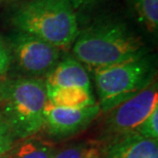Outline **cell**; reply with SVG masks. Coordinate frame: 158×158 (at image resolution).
Masks as SVG:
<instances>
[{"instance_id": "obj_9", "label": "cell", "mask_w": 158, "mask_h": 158, "mask_svg": "<svg viewBox=\"0 0 158 158\" xmlns=\"http://www.w3.org/2000/svg\"><path fill=\"white\" fill-rule=\"evenodd\" d=\"M46 87L77 86L91 90L90 79L86 69L75 58H67L59 62L44 80Z\"/></svg>"}, {"instance_id": "obj_18", "label": "cell", "mask_w": 158, "mask_h": 158, "mask_svg": "<svg viewBox=\"0 0 158 158\" xmlns=\"http://www.w3.org/2000/svg\"><path fill=\"white\" fill-rule=\"evenodd\" d=\"M4 87H5V83L2 82V80L0 79V106H1L3 100V94H4Z\"/></svg>"}, {"instance_id": "obj_7", "label": "cell", "mask_w": 158, "mask_h": 158, "mask_svg": "<svg viewBox=\"0 0 158 158\" xmlns=\"http://www.w3.org/2000/svg\"><path fill=\"white\" fill-rule=\"evenodd\" d=\"M101 114L99 104L84 108H63L49 104L45 110L44 126L55 138H67L83 131Z\"/></svg>"}, {"instance_id": "obj_11", "label": "cell", "mask_w": 158, "mask_h": 158, "mask_svg": "<svg viewBox=\"0 0 158 158\" xmlns=\"http://www.w3.org/2000/svg\"><path fill=\"white\" fill-rule=\"evenodd\" d=\"M135 21L151 34L158 30V0H126Z\"/></svg>"}, {"instance_id": "obj_14", "label": "cell", "mask_w": 158, "mask_h": 158, "mask_svg": "<svg viewBox=\"0 0 158 158\" xmlns=\"http://www.w3.org/2000/svg\"><path fill=\"white\" fill-rule=\"evenodd\" d=\"M15 139L6 120L0 112V157L9 153L15 146Z\"/></svg>"}, {"instance_id": "obj_4", "label": "cell", "mask_w": 158, "mask_h": 158, "mask_svg": "<svg viewBox=\"0 0 158 158\" xmlns=\"http://www.w3.org/2000/svg\"><path fill=\"white\" fill-rule=\"evenodd\" d=\"M155 75V56L149 53L94 70L101 114L111 111L148 87L154 82Z\"/></svg>"}, {"instance_id": "obj_16", "label": "cell", "mask_w": 158, "mask_h": 158, "mask_svg": "<svg viewBox=\"0 0 158 158\" xmlns=\"http://www.w3.org/2000/svg\"><path fill=\"white\" fill-rule=\"evenodd\" d=\"M11 60L12 58L10 49L0 38V79H2V77H4L8 72L9 68H10Z\"/></svg>"}, {"instance_id": "obj_2", "label": "cell", "mask_w": 158, "mask_h": 158, "mask_svg": "<svg viewBox=\"0 0 158 158\" xmlns=\"http://www.w3.org/2000/svg\"><path fill=\"white\" fill-rule=\"evenodd\" d=\"M10 23L58 48L70 46L80 29L75 9L67 0H31L14 11Z\"/></svg>"}, {"instance_id": "obj_17", "label": "cell", "mask_w": 158, "mask_h": 158, "mask_svg": "<svg viewBox=\"0 0 158 158\" xmlns=\"http://www.w3.org/2000/svg\"><path fill=\"white\" fill-rule=\"evenodd\" d=\"M67 1L73 6L74 9H78L83 7V6L89 5L91 3L98 1V0H67Z\"/></svg>"}, {"instance_id": "obj_20", "label": "cell", "mask_w": 158, "mask_h": 158, "mask_svg": "<svg viewBox=\"0 0 158 158\" xmlns=\"http://www.w3.org/2000/svg\"><path fill=\"white\" fill-rule=\"evenodd\" d=\"M7 1H12V0H0V2H7Z\"/></svg>"}, {"instance_id": "obj_13", "label": "cell", "mask_w": 158, "mask_h": 158, "mask_svg": "<svg viewBox=\"0 0 158 158\" xmlns=\"http://www.w3.org/2000/svg\"><path fill=\"white\" fill-rule=\"evenodd\" d=\"M135 132L147 139L158 140V106L148 115Z\"/></svg>"}, {"instance_id": "obj_19", "label": "cell", "mask_w": 158, "mask_h": 158, "mask_svg": "<svg viewBox=\"0 0 158 158\" xmlns=\"http://www.w3.org/2000/svg\"><path fill=\"white\" fill-rule=\"evenodd\" d=\"M88 158H101L100 155H99V153L97 152V150H94L93 153L90 154V156L88 157Z\"/></svg>"}, {"instance_id": "obj_8", "label": "cell", "mask_w": 158, "mask_h": 158, "mask_svg": "<svg viewBox=\"0 0 158 158\" xmlns=\"http://www.w3.org/2000/svg\"><path fill=\"white\" fill-rule=\"evenodd\" d=\"M99 155L101 158H158V140L131 132L111 138Z\"/></svg>"}, {"instance_id": "obj_6", "label": "cell", "mask_w": 158, "mask_h": 158, "mask_svg": "<svg viewBox=\"0 0 158 158\" xmlns=\"http://www.w3.org/2000/svg\"><path fill=\"white\" fill-rule=\"evenodd\" d=\"M11 58L28 74H47L59 63L61 49L33 35L18 32L10 40Z\"/></svg>"}, {"instance_id": "obj_12", "label": "cell", "mask_w": 158, "mask_h": 158, "mask_svg": "<svg viewBox=\"0 0 158 158\" xmlns=\"http://www.w3.org/2000/svg\"><path fill=\"white\" fill-rule=\"evenodd\" d=\"M11 149L10 158H52L56 149L46 142L26 139Z\"/></svg>"}, {"instance_id": "obj_10", "label": "cell", "mask_w": 158, "mask_h": 158, "mask_svg": "<svg viewBox=\"0 0 158 158\" xmlns=\"http://www.w3.org/2000/svg\"><path fill=\"white\" fill-rule=\"evenodd\" d=\"M49 104L63 108H84L96 104L91 90L84 88L71 87H46Z\"/></svg>"}, {"instance_id": "obj_3", "label": "cell", "mask_w": 158, "mask_h": 158, "mask_svg": "<svg viewBox=\"0 0 158 158\" xmlns=\"http://www.w3.org/2000/svg\"><path fill=\"white\" fill-rule=\"evenodd\" d=\"M2 115L15 140H26L43 128L48 105L42 79L19 78L5 84Z\"/></svg>"}, {"instance_id": "obj_1", "label": "cell", "mask_w": 158, "mask_h": 158, "mask_svg": "<svg viewBox=\"0 0 158 158\" xmlns=\"http://www.w3.org/2000/svg\"><path fill=\"white\" fill-rule=\"evenodd\" d=\"M75 59L93 71L147 55V47L124 22L107 19L79 32L73 42Z\"/></svg>"}, {"instance_id": "obj_5", "label": "cell", "mask_w": 158, "mask_h": 158, "mask_svg": "<svg viewBox=\"0 0 158 158\" xmlns=\"http://www.w3.org/2000/svg\"><path fill=\"white\" fill-rule=\"evenodd\" d=\"M157 106V83L153 82L135 96L106 113L105 132L110 139L135 132Z\"/></svg>"}, {"instance_id": "obj_15", "label": "cell", "mask_w": 158, "mask_h": 158, "mask_svg": "<svg viewBox=\"0 0 158 158\" xmlns=\"http://www.w3.org/2000/svg\"><path fill=\"white\" fill-rule=\"evenodd\" d=\"M94 150L86 144L74 145L61 151L56 150L52 158H88Z\"/></svg>"}]
</instances>
